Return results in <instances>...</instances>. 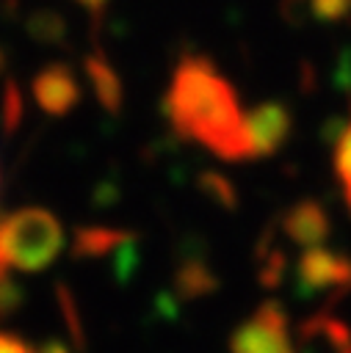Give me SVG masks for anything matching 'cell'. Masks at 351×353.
<instances>
[{
    "label": "cell",
    "instance_id": "5bb4252c",
    "mask_svg": "<svg viewBox=\"0 0 351 353\" xmlns=\"http://www.w3.org/2000/svg\"><path fill=\"white\" fill-rule=\"evenodd\" d=\"M55 298H58V306H61V317H64V323H66V328H69V336H72V345H75V350H83V347H86V336H83V323H80V314H77V303H75L72 292H69L64 284H58V290H55Z\"/></svg>",
    "mask_w": 351,
    "mask_h": 353
},
{
    "label": "cell",
    "instance_id": "7a4b0ae2",
    "mask_svg": "<svg viewBox=\"0 0 351 353\" xmlns=\"http://www.w3.org/2000/svg\"><path fill=\"white\" fill-rule=\"evenodd\" d=\"M64 251V226L44 207H22L0 218V276L39 273Z\"/></svg>",
    "mask_w": 351,
    "mask_h": 353
},
{
    "label": "cell",
    "instance_id": "cb8c5ba5",
    "mask_svg": "<svg viewBox=\"0 0 351 353\" xmlns=\"http://www.w3.org/2000/svg\"><path fill=\"white\" fill-rule=\"evenodd\" d=\"M6 72V52H3V47H0V74Z\"/></svg>",
    "mask_w": 351,
    "mask_h": 353
},
{
    "label": "cell",
    "instance_id": "52a82bcc",
    "mask_svg": "<svg viewBox=\"0 0 351 353\" xmlns=\"http://www.w3.org/2000/svg\"><path fill=\"white\" fill-rule=\"evenodd\" d=\"M282 232L301 248H315L332 234V221L318 199H298L282 215Z\"/></svg>",
    "mask_w": 351,
    "mask_h": 353
},
{
    "label": "cell",
    "instance_id": "603a6c76",
    "mask_svg": "<svg viewBox=\"0 0 351 353\" xmlns=\"http://www.w3.org/2000/svg\"><path fill=\"white\" fill-rule=\"evenodd\" d=\"M36 353H77L75 347H69L64 339H47Z\"/></svg>",
    "mask_w": 351,
    "mask_h": 353
},
{
    "label": "cell",
    "instance_id": "3957f363",
    "mask_svg": "<svg viewBox=\"0 0 351 353\" xmlns=\"http://www.w3.org/2000/svg\"><path fill=\"white\" fill-rule=\"evenodd\" d=\"M293 287L298 298H315V295L340 298L351 292V256L323 245L304 248L301 256L296 259Z\"/></svg>",
    "mask_w": 351,
    "mask_h": 353
},
{
    "label": "cell",
    "instance_id": "7402d4cb",
    "mask_svg": "<svg viewBox=\"0 0 351 353\" xmlns=\"http://www.w3.org/2000/svg\"><path fill=\"white\" fill-rule=\"evenodd\" d=\"M334 80H337V85H340V88H343V91L351 97V61H348V58H343V61H340Z\"/></svg>",
    "mask_w": 351,
    "mask_h": 353
},
{
    "label": "cell",
    "instance_id": "8fae6325",
    "mask_svg": "<svg viewBox=\"0 0 351 353\" xmlns=\"http://www.w3.org/2000/svg\"><path fill=\"white\" fill-rule=\"evenodd\" d=\"M30 39H36L39 44H61L66 36V19L53 11V8H39L28 17L25 22Z\"/></svg>",
    "mask_w": 351,
    "mask_h": 353
},
{
    "label": "cell",
    "instance_id": "ba28073f",
    "mask_svg": "<svg viewBox=\"0 0 351 353\" xmlns=\"http://www.w3.org/2000/svg\"><path fill=\"white\" fill-rule=\"evenodd\" d=\"M83 72H86V80H88L97 102L102 105V110L119 113L122 110V102H124V88H122V77L116 74V69L111 66V61L99 50H94L91 55H86Z\"/></svg>",
    "mask_w": 351,
    "mask_h": 353
},
{
    "label": "cell",
    "instance_id": "ac0fdd59",
    "mask_svg": "<svg viewBox=\"0 0 351 353\" xmlns=\"http://www.w3.org/2000/svg\"><path fill=\"white\" fill-rule=\"evenodd\" d=\"M22 303H25V290L11 276H0V320L11 317Z\"/></svg>",
    "mask_w": 351,
    "mask_h": 353
},
{
    "label": "cell",
    "instance_id": "2e32d148",
    "mask_svg": "<svg viewBox=\"0 0 351 353\" xmlns=\"http://www.w3.org/2000/svg\"><path fill=\"white\" fill-rule=\"evenodd\" d=\"M0 110H3V130L6 132H14L19 127V121H22V94H19V88H17L14 80H6Z\"/></svg>",
    "mask_w": 351,
    "mask_h": 353
},
{
    "label": "cell",
    "instance_id": "9c48e42d",
    "mask_svg": "<svg viewBox=\"0 0 351 353\" xmlns=\"http://www.w3.org/2000/svg\"><path fill=\"white\" fill-rule=\"evenodd\" d=\"M135 234L124 229H111V226H77L72 237V254L75 259H99L108 254H116L127 240Z\"/></svg>",
    "mask_w": 351,
    "mask_h": 353
},
{
    "label": "cell",
    "instance_id": "6da1fadb",
    "mask_svg": "<svg viewBox=\"0 0 351 353\" xmlns=\"http://www.w3.org/2000/svg\"><path fill=\"white\" fill-rule=\"evenodd\" d=\"M163 113L182 141L202 143L221 160L243 163L254 157L240 97L207 55H180L163 97Z\"/></svg>",
    "mask_w": 351,
    "mask_h": 353
},
{
    "label": "cell",
    "instance_id": "ffe728a7",
    "mask_svg": "<svg viewBox=\"0 0 351 353\" xmlns=\"http://www.w3.org/2000/svg\"><path fill=\"white\" fill-rule=\"evenodd\" d=\"M0 353H36V350L25 339H19L17 334L0 331Z\"/></svg>",
    "mask_w": 351,
    "mask_h": 353
},
{
    "label": "cell",
    "instance_id": "d6986e66",
    "mask_svg": "<svg viewBox=\"0 0 351 353\" xmlns=\"http://www.w3.org/2000/svg\"><path fill=\"white\" fill-rule=\"evenodd\" d=\"M282 14L287 22L296 25V22H304L310 17V6H307V0H282Z\"/></svg>",
    "mask_w": 351,
    "mask_h": 353
},
{
    "label": "cell",
    "instance_id": "8992f818",
    "mask_svg": "<svg viewBox=\"0 0 351 353\" xmlns=\"http://www.w3.org/2000/svg\"><path fill=\"white\" fill-rule=\"evenodd\" d=\"M246 124H249V138H252V146H254V157H271L290 138L293 113L285 102L265 99V102L254 105L246 113Z\"/></svg>",
    "mask_w": 351,
    "mask_h": 353
},
{
    "label": "cell",
    "instance_id": "44dd1931",
    "mask_svg": "<svg viewBox=\"0 0 351 353\" xmlns=\"http://www.w3.org/2000/svg\"><path fill=\"white\" fill-rule=\"evenodd\" d=\"M77 6H83L88 14H91V22H94V28L102 22V17H105V11H108V6H111V0H75Z\"/></svg>",
    "mask_w": 351,
    "mask_h": 353
},
{
    "label": "cell",
    "instance_id": "4fadbf2b",
    "mask_svg": "<svg viewBox=\"0 0 351 353\" xmlns=\"http://www.w3.org/2000/svg\"><path fill=\"white\" fill-rule=\"evenodd\" d=\"M334 174L343 190V201L351 212V121L334 138Z\"/></svg>",
    "mask_w": 351,
    "mask_h": 353
},
{
    "label": "cell",
    "instance_id": "30bf717a",
    "mask_svg": "<svg viewBox=\"0 0 351 353\" xmlns=\"http://www.w3.org/2000/svg\"><path fill=\"white\" fill-rule=\"evenodd\" d=\"M174 295L182 301H196L205 298L210 292L218 290V276L216 270L202 262V259H185L177 270H174Z\"/></svg>",
    "mask_w": 351,
    "mask_h": 353
},
{
    "label": "cell",
    "instance_id": "277c9868",
    "mask_svg": "<svg viewBox=\"0 0 351 353\" xmlns=\"http://www.w3.org/2000/svg\"><path fill=\"white\" fill-rule=\"evenodd\" d=\"M229 353H296L287 312L279 301H263L229 336Z\"/></svg>",
    "mask_w": 351,
    "mask_h": 353
},
{
    "label": "cell",
    "instance_id": "7c38bea8",
    "mask_svg": "<svg viewBox=\"0 0 351 353\" xmlns=\"http://www.w3.org/2000/svg\"><path fill=\"white\" fill-rule=\"evenodd\" d=\"M196 188H199V193H205V196H207L210 201H216L218 207H224V210H238V190H235V185H232L224 174H218V171H205V174H199Z\"/></svg>",
    "mask_w": 351,
    "mask_h": 353
},
{
    "label": "cell",
    "instance_id": "9a60e30c",
    "mask_svg": "<svg viewBox=\"0 0 351 353\" xmlns=\"http://www.w3.org/2000/svg\"><path fill=\"white\" fill-rule=\"evenodd\" d=\"M285 262H287V259H285V251L263 245V259H260V268H257L260 284L268 287V290L279 287V281L285 279Z\"/></svg>",
    "mask_w": 351,
    "mask_h": 353
},
{
    "label": "cell",
    "instance_id": "e0dca14e",
    "mask_svg": "<svg viewBox=\"0 0 351 353\" xmlns=\"http://www.w3.org/2000/svg\"><path fill=\"white\" fill-rule=\"evenodd\" d=\"M307 6L318 22H343L351 17V0H307Z\"/></svg>",
    "mask_w": 351,
    "mask_h": 353
},
{
    "label": "cell",
    "instance_id": "5b68a950",
    "mask_svg": "<svg viewBox=\"0 0 351 353\" xmlns=\"http://www.w3.org/2000/svg\"><path fill=\"white\" fill-rule=\"evenodd\" d=\"M30 91H33L36 105L50 116L72 113L83 97L80 80L72 72V66H66V63H47L44 69H39L33 74Z\"/></svg>",
    "mask_w": 351,
    "mask_h": 353
}]
</instances>
